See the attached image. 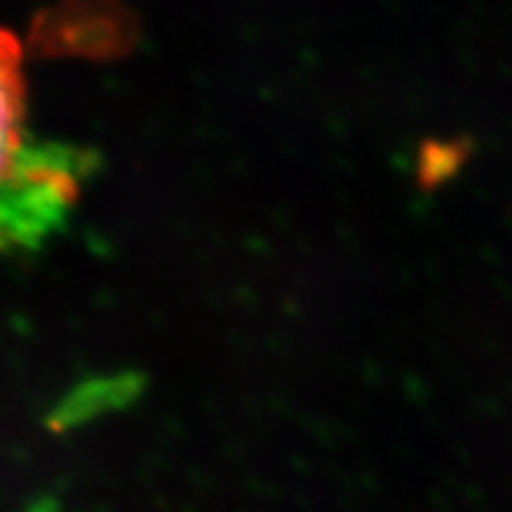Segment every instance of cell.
I'll use <instances>...</instances> for the list:
<instances>
[{"label":"cell","instance_id":"2","mask_svg":"<svg viewBox=\"0 0 512 512\" xmlns=\"http://www.w3.org/2000/svg\"><path fill=\"white\" fill-rule=\"evenodd\" d=\"M24 117V45L11 29L0 26V180L24 151Z\"/></svg>","mask_w":512,"mask_h":512},{"label":"cell","instance_id":"1","mask_svg":"<svg viewBox=\"0 0 512 512\" xmlns=\"http://www.w3.org/2000/svg\"><path fill=\"white\" fill-rule=\"evenodd\" d=\"M76 172L68 156L24 151L0 180V250L37 242L76 198Z\"/></svg>","mask_w":512,"mask_h":512}]
</instances>
